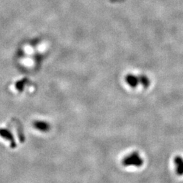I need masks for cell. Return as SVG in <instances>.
<instances>
[{
	"label": "cell",
	"mask_w": 183,
	"mask_h": 183,
	"mask_svg": "<svg viewBox=\"0 0 183 183\" xmlns=\"http://www.w3.org/2000/svg\"><path fill=\"white\" fill-rule=\"evenodd\" d=\"M143 163V160L140 157L139 153L137 152L132 153L129 155L125 157L122 160V164L124 166H134L136 167H141Z\"/></svg>",
	"instance_id": "obj_1"
},
{
	"label": "cell",
	"mask_w": 183,
	"mask_h": 183,
	"mask_svg": "<svg viewBox=\"0 0 183 183\" xmlns=\"http://www.w3.org/2000/svg\"><path fill=\"white\" fill-rule=\"evenodd\" d=\"M0 136L5 140L10 141L12 148H15L16 146V141H15L14 137L10 130L5 128H0Z\"/></svg>",
	"instance_id": "obj_2"
},
{
	"label": "cell",
	"mask_w": 183,
	"mask_h": 183,
	"mask_svg": "<svg viewBox=\"0 0 183 183\" xmlns=\"http://www.w3.org/2000/svg\"><path fill=\"white\" fill-rule=\"evenodd\" d=\"M125 81L127 83L128 86H130L132 88H136V87L139 85L140 82V76H136L133 74H128L125 77Z\"/></svg>",
	"instance_id": "obj_3"
},
{
	"label": "cell",
	"mask_w": 183,
	"mask_h": 183,
	"mask_svg": "<svg viewBox=\"0 0 183 183\" xmlns=\"http://www.w3.org/2000/svg\"><path fill=\"white\" fill-rule=\"evenodd\" d=\"M33 127L37 129V130H40L41 132H48L50 130V125L48 122L44 121H35L33 122Z\"/></svg>",
	"instance_id": "obj_4"
},
{
	"label": "cell",
	"mask_w": 183,
	"mask_h": 183,
	"mask_svg": "<svg viewBox=\"0 0 183 183\" xmlns=\"http://www.w3.org/2000/svg\"><path fill=\"white\" fill-rule=\"evenodd\" d=\"M174 164L176 166V173L178 175H182L183 174V159L180 157V156H177L174 158Z\"/></svg>",
	"instance_id": "obj_5"
},
{
	"label": "cell",
	"mask_w": 183,
	"mask_h": 183,
	"mask_svg": "<svg viewBox=\"0 0 183 183\" xmlns=\"http://www.w3.org/2000/svg\"><path fill=\"white\" fill-rule=\"evenodd\" d=\"M140 84L145 88H148L151 84V81L149 78L145 75H140Z\"/></svg>",
	"instance_id": "obj_6"
}]
</instances>
